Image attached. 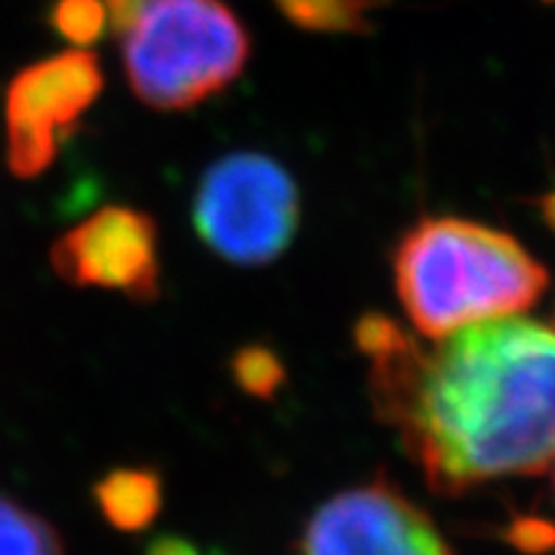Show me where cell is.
Instances as JSON below:
<instances>
[{"label": "cell", "instance_id": "obj_7", "mask_svg": "<svg viewBox=\"0 0 555 555\" xmlns=\"http://www.w3.org/2000/svg\"><path fill=\"white\" fill-rule=\"evenodd\" d=\"M52 268L75 288H101L137 304L159 298V240L147 211L103 206L54 242Z\"/></svg>", "mask_w": 555, "mask_h": 555}, {"label": "cell", "instance_id": "obj_13", "mask_svg": "<svg viewBox=\"0 0 555 555\" xmlns=\"http://www.w3.org/2000/svg\"><path fill=\"white\" fill-rule=\"evenodd\" d=\"M499 538L519 555H551L555 553V519L522 512L509 517V522L499 530Z\"/></svg>", "mask_w": 555, "mask_h": 555}, {"label": "cell", "instance_id": "obj_18", "mask_svg": "<svg viewBox=\"0 0 555 555\" xmlns=\"http://www.w3.org/2000/svg\"><path fill=\"white\" fill-rule=\"evenodd\" d=\"M545 3H555V0H545Z\"/></svg>", "mask_w": 555, "mask_h": 555}, {"label": "cell", "instance_id": "obj_10", "mask_svg": "<svg viewBox=\"0 0 555 555\" xmlns=\"http://www.w3.org/2000/svg\"><path fill=\"white\" fill-rule=\"evenodd\" d=\"M0 555H65V543L44 517L0 494Z\"/></svg>", "mask_w": 555, "mask_h": 555}, {"label": "cell", "instance_id": "obj_17", "mask_svg": "<svg viewBox=\"0 0 555 555\" xmlns=\"http://www.w3.org/2000/svg\"><path fill=\"white\" fill-rule=\"evenodd\" d=\"M551 470V491H553V502H555V461H553V466L547 468Z\"/></svg>", "mask_w": 555, "mask_h": 555}, {"label": "cell", "instance_id": "obj_16", "mask_svg": "<svg viewBox=\"0 0 555 555\" xmlns=\"http://www.w3.org/2000/svg\"><path fill=\"white\" fill-rule=\"evenodd\" d=\"M538 211H540V217H543L545 224L555 232V191L538 201Z\"/></svg>", "mask_w": 555, "mask_h": 555}, {"label": "cell", "instance_id": "obj_11", "mask_svg": "<svg viewBox=\"0 0 555 555\" xmlns=\"http://www.w3.org/2000/svg\"><path fill=\"white\" fill-rule=\"evenodd\" d=\"M229 373L237 388L247 397L260 401H273L288 380V371L273 347L245 345L229 360Z\"/></svg>", "mask_w": 555, "mask_h": 555}, {"label": "cell", "instance_id": "obj_3", "mask_svg": "<svg viewBox=\"0 0 555 555\" xmlns=\"http://www.w3.org/2000/svg\"><path fill=\"white\" fill-rule=\"evenodd\" d=\"M119 37L131 90L157 111L198 106L249 60V34L224 0H142Z\"/></svg>", "mask_w": 555, "mask_h": 555}, {"label": "cell", "instance_id": "obj_5", "mask_svg": "<svg viewBox=\"0 0 555 555\" xmlns=\"http://www.w3.org/2000/svg\"><path fill=\"white\" fill-rule=\"evenodd\" d=\"M99 57L69 50L24 67L5 90V163L16 178H37L57 157L62 137L99 101Z\"/></svg>", "mask_w": 555, "mask_h": 555}, {"label": "cell", "instance_id": "obj_12", "mask_svg": "<svg viewBox=\"0 0 555 555\" xmlns=\"http://www.w3.org/2000/svg\"><path fill=\"white\" fill-rule=\"evenodd\" d=\"M50 24L69 44H95L108 26L106 3L101 0H57L50 11Z\"/></svg>", "mask_w": 555, "mask_h": 555}, {"label": "cell", "instance_id": "obj_6", "mask_svg": "<svg viewBox=\"0 0 555 555\" xmlns=\"http://www.w3.org/2000/svg\"><path fill=\"white\" fill-rule=\"evenodd\" d=\"M296 555H457L433 517L388 476L327 499L296 543Z\"/></svg>", "mask_w": 555, "mask_h": 555}, {"label": "cell", "instance_id": "obj_2", "mask_svg": "<svg viewBox=\"0 0 555 555\" xmlns=\"http://www.w3.org/2000/svg\"><path fill=\"white\" fill-rule=\"evenodd\" d=\"M393 286L427 339L525 314L551 286L547 268L512 234L457 217L420 219L393 249Z\"/></svg>", "mask_w": 555, "mask_h": 555}, {"label": "cell", "instance_id": "obj_4", "mask_svg": "<svg viewBox=\"0 0 555 555\" xmlns=\"http://www.w3.org/2000/svg\"><path fill=\"white\" fill-rule=\"evenodd\" d=\"M301 224L296 180L262 152H232L201 178L193 196V227L204 245L240 268L281 258Z\"/></svg>", "mask_w": 555, "mask_h": 555}, {"label": "cell", "instance_id": "obj_9", "mask_svg": "<svg viewBox=\"0 0 555 555\" xmlns=\"http://www.w3.org/2000/svg\"><path fill=\"white\" fill-rule=\"evenodd\" d=\"M278 11L304 31L367 34V11L376 0H273Z\"/></svg>", "mask_w": 555, "mask_h": 555}, {"label": "cell", "instance_id": "obj_14", "mask_svg": "<svg viewBox=\"0 0 555 555\" xmlns=\"http://www.w3.org/2000/svg\"><path fill=\"white\" fill-rule=\"evenodd\" d=\"M352 339H356L358 350L373 360L409 343L412 335L406 330H401L384 311H365L356 322V327H352Z\"/></svg>", "mask_w": 555, "mask_h": 555}, {"label": "cell", "instance_id": "obj_1", "mask_svg": "<svg viewBox=\"0 0 555 555\" xmlns=\"http://www.w3.org/2000/svg\"><path fill=\"white\" fill-rule=\"evenodd\" d=\"M367 391L437 496L555 461V330L532 319L470 324L435 350L412 337L371 360Z\"/></svg>", "mask_w": 555, "mask_h": 555}, {"label": "cell", "instance_id": "obj_8", "mask_svg": "<svg viewBox=\"0 0 555 555\" xmlns=\"http://www.w3.org/2000/svg\"><path fill=\"white\" fill-rule=\"evenodd\" d=\"M93 499L111 527L142 532L163 512L165 483L155 468H116L95 483Z\"/></svg>", "mask_w": 555, "mask_h": 555}, {"label": "cell", "instance_id": "obj_15", "mask_svg": "<svg viewBox=\"0 0 555 555\" xmlns=\"http://www.w3.org/2000/svg\"><path fill=\"white\" fill-rule=\"evenodd\" d=\"M144 555H204L189 538L183 535H159L150 540V545L144 547Z\"/></svg>", "mask_w": 555, "mask_h": 555}]
</instances>
